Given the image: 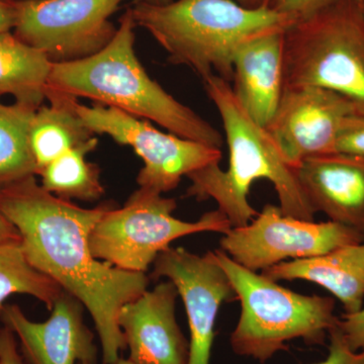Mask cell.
Listing matches in <instances>:
<instances>
[{"mask_svg":"<svg viewBox=\"0 0 364 364\" xmlns=\"http://www.w3.org/2000/svg\"><path fill=\"white\" fill-rule=\"evenodd\" d=\"M6 1H11V2H21V1H26V0H6Z\"/></svg>","mask_w":364,"mask_h":364,"instance_id":"cell-33","label":"cell"},{"mask_svg":"<svg viewBox=\"0 0 364 364\" xmlns=\"http://www.w3.org/2000/svg\"><path fill=\"white\" fill-rule=\"evenodd\" d=\"M38 109L16 102L6 105L0 100V189L26 177L37 176L28 131Z\"/></svg>","mask_w":364,"mask_h":364,"instance_id":"cell-21","label":"cell"},{"mask_svg":"<svg viewBox=\"0 0 364 364\" xmlns=\"http://www.w3.org/2000/svg\"><path fill=\"white\" fill-rule=\"evenodd\" d=\"M109 208L78 207L46 191L36 176L0 189V212L18 229L26 259L90 312L102 364L114 363L127 348L119 311L149 284L145 273L121 269L91 252V230Z\"/></svg>","mask_w":364,"mask_h":364,"instance_id":"cell-1","label":"cell"},{"mask_svg":"<svg viewBox=\"0 0 364 364\" xmlns=\"http://www.w3.org/2000/svg\"><path fill=\"white\" fill-rule=\"evenodd\" d=\"M64 289L26 259L20 242L0 244V310L11 294H28L51 311Z\"/></svg>","mask_w":364,"mask_h":364,"instance_id":"cell-22","label":"cell"},{"mask_svg":"<svg viewBox=\"0 0 364 364\" xmlns=\"http://www.w3.org/2000/svg\"><path fill=\"white\" fill-rule=\"evenodd\" d=\"M135 26L128 9L104 49L78 61L53 63L48 88L116 107L154 122L174 135L221 149L220 132L170 95L145 70L134 48Z\"/></svg>","mask_w":364,"mask_h":364,"instance_id":"cell-3","label":"cell"},{"mask_svg":"<svg viewBox=\"0 0 364 364\" xmlns=\"http://www.w3.org/2000/svg\"><path fill=\"white\" fill-rule=\"evenodd\" d=\"M178 296L169 280L122 306L117 323L133 363L188 364L189 342L176 318Z\"/></svg>","mask_w":364,"mask_h":364,"instance_id":"cell-14","label":"cell"},{"mask_svg":"<svg viewBox=\"0 0 364 364\" xmlns=\"http://www.w3.org/2000/svg\"><path fill=\"white\" fill-rule=\"evenodd\" d=\"M358 114L350 100L316 86L284 87L267 131L287 164L335 152L347 117Z\"/></svg>","mask_w":364,"mask_h":364,"instance_id":"cell-11","label":"cell"},{"mask_svg":"<svg viewBox=\"0 0 364 364\" xmlns=\"http://www.w3.org/2000/svg\"><path fill=\"white\" fill-rule=\"evenodd\" d=\"M215 254L241 303L240 318L230 339L235 353L264 363L287 350L291 340L310 346L325 344L339 320L334 299L294 293L235 262L222 249Z\"/></svg>","mask_w":364,"mask_h":364,"instance_id":"cell-5","label":"cell"},{"mask_svg":"<svg viewBox=\"0 0 364 364\" xmlns=\"http://www.w3.org/2000/svg\"><path fill=\"white\" fill-rule=\"evenodd\" d=\"M153 277L176 284L188 314L191 341L188 364H210L218 313L225 301L237 299L215 252L203 256L184 248H167L157 256Z\"/></svg>","mask_w":364,"mask_h":364,"instance_id":"cell-12","label":"cell"},{"mask_svg":"<svg viewBox=\"0 0 364 364\" xmlns=\"http://www.w3.org/2000/svg\"><path fill=\"white\" fill-rule=\"evenodd\" d=\"M328 337L330 339L328 358L322 363L315 364H364V349L351 350L337 324L330 330Z\"/></svg>","mask_w":364,"mask_h":364,"instance_id":"cell-25","label":"cell"},{"mask_svg":"<svg viewBox=\"0 0 364 364\" xmlns=\"http://www.w3.org/2000/svg\"><path fill=\"white\" fill-rule=\"evenodd\" d=\"M242 6L248 7V9H259L265 6L267 0H233Z\"/></svg>","mask_w":364,"mask_h":364,"instance_id":"cell-30","label":"cell"},{"mask_svg":"<svg viewBox=\"0 0 364 364\" xmlns=\"http://www.w3.org/2000/svg\"><path fill=\"white\" fill-rule=\"evenodd\" d=\"M294 170L316 213L364 234V158L327 153L304 160Z\"/></svg>","mask_w":364,"mask_h":364,"instance_id":"cell-15","label":"cell"},{"mask_svg":"<svg viewBox=\"0 0 364 364\" xmlns=\"http://www.w3.org/2000/svg\"><path fill=\"white\" fill-rule=\"evenodd\" d=\"M20 241L21 235L18 229L0 212V244Z\"/></svg>","mask_w":364,"mask_h":364,"instance_id":"cell-29","label":"cell"},{"mask_svg":"<svg viewBox=\"0 0 364 364\" xmlns=\"http://www.w3.org/2000/svg\"><path fill=\"white\" fill-rule=\"evenodd\" d=\"M53 62L14 33H0V95L40 107L46 100Z\"/></svg>","mask_w":364,"mask_h":364,"instance_id":"cell-19","label":"cell"},{"mask_svg":"<svg viewBox=\"0 0 364 364\" xmlns=\"http://www.w3.org/2000/svg\"><path fill=\"white\" fill-rule=\"evenodd\" d=\"M112 364H136L133 363V361L130 360V359H124L123 358H119L117 361H114Z\"/></svg>","mask_w":364,"mask_h":364,"instance_id":"cell-32","label":"cell"},{"mask_svg":"<svg viewBox=\"0 0 364 364\" xmlns=\"http://www.w3.org/2000/svg\"><path fill=\"white\" fill-rule=\"evenodd\" d=\"M76 112L97 135H107L119 145L130 146L143 160L136 176L141 188L164 193L176 188L183 176L220 163L222 151L172 133H163L149 121L116 107L95 102L91 107L76 102Z\"/></svg>","mask_w":364,"mask_h":364,"instance_id":"cell-8","label":"cell"},{"mask_svg":"<svg viewBox=\"0 0 364 364\" xmlns=\"http://www.w3.org/2000/svg\"><path fill=\"white\" fill-rule=\"evenodd\" d=\"M363 7H364V4H363Z\"/></svg>","mask_w":364,"mask_h":364,"instance_id":"cell-37","label":"cell"},{"mask_svg":"<svg viewBox=\"0 0 364 364\" xmlns=\"http://www.w3.org/2000/svg\"><path fill=\"white\" fill-rule=\"evenodd\" d=\"M335 152L364 158V116L347 117L337 138Z\"/></svg>","mask_w":364,"mask_h":364,"instance_id":"cell-24","label":"cell"},{"mask_svg":"<svg viewBox=\"0 0 364 364\" xmlns=\"http://www.w3.org/2000/svg\"><path fill=\"white\" fill-rule=\"evenodd\" d=\"M337 0H267L265 6L294 21H301L320 13Z\"/></svg>","mask_w":364,"mask_h":364,"instance_id":"cell-23","label":"cell"},{"mask_svg":"<svg viewBox=\"0 0 364 364\" xmlns=\"http://www.w3.org/2000/svg\"><path fill=\"white\" fill-rule=\"evenodd\" d=\"M0 364H26L16 335L6 327L0 329Z\"/></svg>","mask_w":364,"mask_h":364,"instance_id":"cell-27","label":"cell"},{"mask_svg":"<svg viewBox=\"0 0 364 364\" xmlns=\"http://www.w3.org/2000/svg\"><path fill=\"white\" fill-rule=\"evenodd\" d=\"M46 100L49 105L36 111L28 131L37 174L67 151L95 136L76 112L78 98L48 88Z\"/></svg>","mask_w":364,"mask_h":364,"instance_id":"cell-18","label":"cell"},{"mask_svg":"<svg viewBox=\"0 0 364 364\" xmlns=\"http://www.w3.org/2000/svg\"><path fill=\"white\" fill-rule=\"evenodd\" d=\"M98 145L97 136L87 142L80 144L53 160L38 172L41 186L64 200H100L105 193L100 182V171L97 164L86 160L90 153Z\"/></svg>","mask_w":364,"mask_h":364,"instance_id":"cell-20","label":"cell"},{"mask_svg":"<svg viewBox=\"0 0 364 364\" xmlns=\"http://www.w3.org/2000/svg\"><path fill=\"white\" fill-rule=\"evenodd\" d=\"M141 1L152 4V6H166V4H171L174 0H141Z\"/></svg>","mask_w":364,"mask_h":364,"instance_id":"cell-31","label":"cell"},{"mask_svg":"<svg viewBox=\"0 0 364 364\" xmlns=\"http://www.w3.org/2000/svg\"><path fill=\"white\" fill-rule=\"evenodd\" d=\"M176 205L173 198L139 188L123 208L109 207L98 220L90 235L91 252L121 269L145 273L172 241L200 232L225 235L232 229L219 210L189 223L172 215Z\"/></svg>","mask_w":364,"mask_h":364,"instance_id":"cell-7","label":"cell"},{"mask_svg":"<svg viewBox=\"0 0 364 364\" xmlns=\"http://www.w3.org/2000/svg\"><path fill=\"white\" fill-rule=\"evenodd\" d=\"M136 26L145 28L176 65L200 77L233 78L235 53L244 43L286 32L296 21L267 6L248 9L233 0H176L152 6L136 0L130 7Z\"/></svg>","mask_w":364,"mask_h":364,"instance_id":"cell-4","label":"cell"},{"mask_svg":"<svg viewBox=\"0 0 364 364\" xmlns=\"http://www.w3.org/2000/svg\"><path fill=\"white\" fill-rule=\"evenodd\" d=\"M16 4L0 0V33L11 32L16 25Z\"/></svg>","mask_w":364,"mask_h":364,"instance_id":"cell-28","label":"cell"},{"mask_svg":"<svg viewBox=\"0 0 364 364\" xmlns=\"http://www.w3.org/2000/svg\"><path fill=\"white\" fill-rule=\"evenodd\" d=\"M337 326L351 350H363L364 308L356 313L345 314L342 318H339Z\"/></svg>","mask_w":364,"mask_h":364,"instance_id":"cell-26","label":"cell"},{"mask_svg":"<svg viewBox=\"0 0 364 364\" xmlns=\"http://www.w3.org/2000/svg\"><path fill=\"white\" fill-rule=\"evenodd\" d=\"M284 87L316 86L350 100L364 116V7L337 0L296 21L284 37Z\"/></svg>","mask_w":364,"mask_h":364,"instance_id":"cell-6","label":"cell"},{"mask_svg":"<svg viewBox=\"0 0 364 364\" xmlns=\"http://www.w3.org/2000/svg\"><path fill=\"white\" fill-rule=\"evenodd\" d=\"M360 1H363V0H360Z\"/></svg>","mask_w":364,"mask_h":364,"instance_id":"cell-35","label":"cell"},{"mask_svg":"<svg viewBox=\"0 0 364 364\" xmlns=\"http://www.w3.org/2000/svg\"><path fill=\"white\" fill-rule=\"evenodd\" d=\"M363 4H364V0H363Z\"/></svg>","mask_w":364,"mask_h":364,"instance_id":"cell-36","label":"cell"},{"mask_svg":"<svg viewBox=\"0 0 364 364\" xmlns=\"http://www.w3.org/2000/svg\"><path fill=\"white\" fill-rule=\"evenodd\" d=\"M363 242L364 234L339 223L296 219L267 205L246 226L232 228L220 244L235 262L256 272Z\"/></svg>","mask_w":364,"mask_h":364,"instance_id":"cell-10","label":"cell"},{"mask_svg":"<svg viewBox=\"0 0 364 364\" xmlns=\"http://www.w3.org/2000/svg\"><path fill=\"white\" fill-rule=\"evenodd\" d=\"M124 0H26L16 4L14 33L53 63L78 61L109 44L111 21Z\"/></svg>","mask_w":364,"mask_h":364,"instance_id":"cell-9","label":"cell"},{"mask_svg":"<svg viewBox=\"0 0 364 364\" xmlns=\"http://www.w3.org/2000/svg\"><path fill=\"white\" fill-rule=\"evenodd\" d=\"M208 97L221 116L229 165L219 163L189 174L188 195L198 200L212 198L232 228L244 227L258 215L248 202L253 182L267 179L273 184L282 213L289 217L314 221L315 210L299 184L296 170L287 164L267 129L255 123L239 104L226 79L212 74L203 79Z\"/></svg>","mask_w":364,"mask_h":364,"instance_id":"cell-2","label":"cell"},{"mask_svg":"<svg viewBox=\"0 0 364 364\" xmlns=\"http://www.w3.org/2000/svg\"><path fill=\"white\" fill-rule=\"evenodd\" d=\"M78 364H88V363H78Z\"/></svg>","mask_w":364,"mask_h":364,"instance_id":"cell-34","label":"cell"},{"mask_svg":"<svg viewBox=\"0 0 364 364\" xmlns=\"http://www.w3.org/2000/svg\"><path fill=\"white\" fill-rule=\"evenodd\" d=\"M261 273L274 282L304 279L318 284L341 301L345 314L363 308L364 242L342 246L324 255L284 261Z\"/></svg>","mask_w":364,"mask_h":364,"instance_id":"cell-17","label":"cell"},{"mask_svg":"<svg viewBox=\"0 0 364 364\" xmlns=\"http://www.w3.org/2000/svg\"><path fill=\"white\" fill-rule=\"evenodd\" d=\"M83 314L81 301L63 291L45 322L31 321L14 304L2 306L0 321L16 335L28 364H97L95 334Z\"/></svg>","mask_w":364,"mask_h":364,"instance_id":"cell-13","label":"cell"},{"mask_svg":"<svg viewBox=\"0 0 364 364\" xmlns=\"http://www.w3.org/2000/svg\"><path fill=\"white\" fill-rule=\"evenodd\" d=\"M286 32L249 40L234 55L232 90L244 111L263 128L272 121L284 92Z\"/></svg>","mask_w":364,"mask_h":364,"instance_id":"cell-16","label":"cell"}]
</instances>
